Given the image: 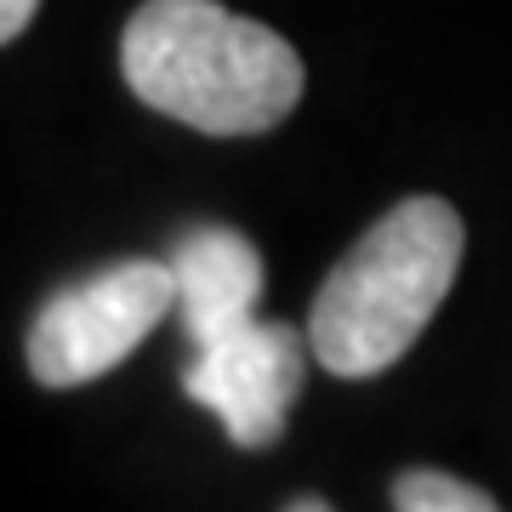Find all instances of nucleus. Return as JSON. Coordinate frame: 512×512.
<instances>
[{
  "label": "nucleus",
  "mask_w": 512,
  "mask_h": 512,
  "mask_svg": "<svg viewBox=\"0 0 512 512\" xmlns=\"http://www.w3.org/2000/svg\"><path fill=\"white\" fill-rule=\"evenodd\" d=\"M120 69L148 109L205 137L274 131L308 86L291 40L222 0H143L120 35Z\"/></svg>",
  "instance_id": "f257e3e1"
},
{
  "label": "nucleus",
  "mask_w": 512,
  "mask_h": 512,
  "mask_svg": "<svg viewBox=\"0 0 512 512\" xmlns=\"http://www.w3.org/2000/svg\"><path fill=\"white\" fill-rule=\"evenodd\" d=\"M308 330L279 325V319H251L245 330L222 336L188 365L183 387L188 399L205 404L228 427L239 450H268L285 433L302 376H308Z\"/></svg>",
  "instance_id": "20e7f679"
},
{
  "label": "nucleus",
  "mask_w": 512,
  "mask_h": 512,
  "mask_svg": "<svg viewBox=\"0 0 512 512\" xmlns=\"http://www.w3.org/2000/svg\"><path fill=\"white\" fill-rule=\"evenodd\" d=\"M285 512H330V507H325V501H319V495H302V501H291V507H285Z\"/></svg>",
  "instance_id": "6e6552de"
},
{
  "label": "nucleus",
  "mask_w": 512,
  "mask_h": 512,
  "mask_svg": "<svg viewBox=\"0 0 512 512\" xmlns=\"http://www.w3.org/2000/svg\"><path fill=\"white\" fill-rule=\"evenodd\" d=\"M393 507L399 512H501L478 484H461L450 473H433V467H416L393 484Z\"/></svg>",
  "instance_id": "423d86ee"
},
{
  "label": "nucleus",
  "mask_w": 512,
  "mask_h": 512,
  "mask_svg": "<svg viewBox=\"0 0 512 512\" xmlns=\"http://www.w3.org/2000/svg\"><path fill=\"white\" fill-rule=\"evenodd\" d=\"M35 6L40 0H0V40H18L35 18Z\"/></svg>",
  "instance_id": "0eeeda50"
},
{
  "label": "nucleus",
  "mask_w": 512,
  "mask_h": 512,
  "mask_svg": "<svg viewBox=\"0 0 512 512\" xmlns=\"http://www.w3.org/2000/svg\"><path fill=\"white\" fill-rule=\"evenodd\" d=\"M171 308H177L171 262H154V256L114 262L80 285H63L35 313L29 370L40 387H86L109 376Z\"/></svg>",
  "instance_id": "7ed1b4c3"
},
{
  "label": "nucleus",
  "mask_w": 512,
  "mask_h": 512,
  "mask_svg": "<svg viewBox=\"0 0 512 512\" xmlns=\"http://www.w3.org/2000/svg\"><path fill=\"white\" fill-rule=\"evenodd\" d=\"M461 217L450 200L416 194L393 205L353 245L313 296L308 342L330 376H382L399 365L427 319L456 285L461 268Z\"/></svg>",
  "instance_id": "f03ea898"
},
{
  "label": "nucleus",
  "mask_w": 512,
  "mask_h": 512,
  "mask_svg": "<svg viewBox=\"0 0 512 512\" xmlns=\"http://www.w3.org/2000/svg\"><path fill=\"white\" fill-rule=\"evenodd\" d=\"M177 279V319L194 336V348H211L256 319L262 302V256L234 228H194L171 251Z\"/></svg>",
  "instance_id": "39448f33"
}]
</instances>
